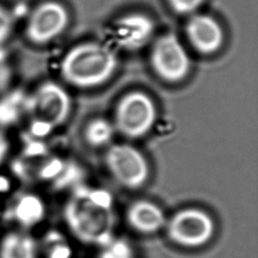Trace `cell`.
<instances>
[{"mask_svg": "<svg viewBox=\"0 0 258 258\" xmlns=\"http://www.w3.org/2000/svg\"><path fill=\"white\" fill-rule=\"evenodd\" d=\"M64 220L74 236L86 244L104 246L114 238V214L104 194H78L67 204Z\"/></svg>", "mask_w": 258, "mask_h": 258, "instance_id": "1", "label": "cell"}, {"mask_svg": "<svg viewBox=\"0 0 258 258\" xmlns=\"http://www.w3.org/2000/svg\"><path fill=\"white\" fill-rule=\"evenodd\" d=\"M117 67L112 50L97 42L71 48L60 63L62 78L78 88H93L108 81Z\"/></svg>", "mask_w": 258, "mask_h": 258, "instance_id": "2", "label": "cell"}, {"mask_svg": "<svg viewBox=\"0 0 258 258\" xmlns=\"http://www.w3.org/2000/svg\"><path fill=\"white\" fill-rule=\"evenodd\" d=\"M168 239L176 245L197 248L211 241L215 233L212 217L197 208L176 212L164 226Z\"/></svg>", "mask_w": 258, "mask_h": 258, "instance_id": "3", "label": "cell"}, {"mask_svg": "<svg viewBox=\"0 0 258 258\" xmlns=\"http://www.w3.org/2000/svg\"><path fill=\"white\" fill-rule=\"evenodd\" d=\"M155 118L156 109L151 98L142 92H131L117 105L115 127L126 137L138 138L150 131Z\"/></svg>", "mask_w": 258, "mask_h": 258, "instance_id": "4", "label": "cell"}, {"mask_svg": "<svg viewBox=\"0 0 258 258\" xmlns=\"http://www.w3.org/2000/svg\"><path fill=\"white\" fill-rule=\"evenodd\" d=\"M71 107L68 93L62 87L52 82L40 85L26 99V111L35 120L49 126L61 124L68 118Z\"/></svg>", "mask_w": 258, "mask_h": 258, "instance_id": "5", "label": "cell"}, {"mask_svg": "<svg viewBox=\"0 0 258 258\" xmlns=\"http://www.w3.org/2000/svg\"><path fill=\"white\" fill-rule=\"evenodd\" d=\"M105 160L114 178L125 187L138 188L148 178L147 161L143 154L132 145H112L106 153Z\"/></svg>", "mask_w": 258, "mask_h": 258, "instance_id": "6", "label": "cell"}, {"mask_svg": "<svg viewBox=\"0 0 258 258\" xmlns=\"http://www.w3.org/2000/svg\"><path fill=\"white\" fill-rule=\"evenodd\" d=\"M150 60L157 76L170 83L184 79L190 68L186 50L178 38L171 33L164 34L155 41Z\"/></svg>", "mask_w": 258, "mask_h": 258, "instance_id": "7", "label": "cell"}, {"mask_svg": "<svg viewBox=\"0 0 258 258\" xmlns=\"http://www.w3.org/2000/svg\"><path fill=\"white\" fill-rule=\"evenodd\" d=\"M68 21V12L61 4L44 2L30 13L24 27L25 36L33 44H46L66 29Z\"/></svg>", "mask_w": 258, "mask_h": 258, "instance_id": "8", "label": "cell"}, {"mask_svg": "<svg viewBox=\"0 0 258 258\" xmlns=\"http://www.w3.org/2000/svg\"><path fill=\"white\" fill-rule=\"evenodd\" d=\"M185 30L191 45L205 54L217 51L224 41L222 27L213 17L208 15L192 16L186 23Z\"/></svg>", "mask_w": 258, "mask_h": 258, "instance_id": "9", "label": "cell"}, {"mask_svg": "<svg viewBox=\"0 0 258 258\" xmlns=\"http://www.w3.org/2000/svg\"><path fill=\"white\" fill-rule=\"evenodd\" d=\"M45 215L41 200L33 195L23 194L15 197L3 212V216L17 229L30 231L39 225Z\"/></svg>", "mask_w": 258, "mask_h": 258, "instance_id": "10", "label": "cell"}, {"mask_svg": "<svg viewBox=\"0 0 258 258\" xmlns=\"http://www.w3.org/2000/svg\"><path fill=\"white\" fill-rule=\"evenodd\" d=\"M154 32L152 20L143 14H129L122 17L116 26L117 40L127 49H138L145 45Z\"/></svg>", "mask_w": 258, "mask_h": 258, "instance_id": "11", "label": "cell"}, {"mask_svg": "<svg viewBox=\"0 0 258 258\" xmlns=\"http://www.w3.org/2000/svg\"><path fill=\"white\" fill-rule=\"evenodd\" d=\"M126 220L132 229L142 234L156 233L166 224L162 210L149 201H136L130 205Z\"/></svg>", "mask_w": 258, "mask_h": 258, "instance_id": "12", "label": "cell"}, {"mask_svg": "<svg viewBox=\"0 0 258 258\" xmlns=\"http://www.w3.org/2000/svg\"><path fill=\"white\" fill-rule=\"evenodd\" d=\"M39 246L29 231L13 228L0 235V258H37Z\"/></svg>", "mask_w": 258, "mask_h": 258, "instance_id": "13", "label": "cell"}, {"mask_svg": "<svg viewBox=\"0 0 258 258\" xmlns=\"http://www.w3.org/2000/svg\"><path fill=\"white\" fill-rule=\"evenodd\" d=\"M114 136V125L108 120L98 118L91 121L85 129L87 142L95 147L107 145Z\"/></svg>", "mask_w": 258, "mask_h": 258, "instance_id": "14", "label": "cell"}, {"mask_svg": "<svg viewBox=\"0 0 258 258\" xmlns=\"http://www.w3.org/2000/svg\"><path fill=\"white\" fill-rule=\"evenodd\" d=\"M101 258H134L131 246L122 239H112L105 244Z\"/></svg>", "mask_w": 258, "mask_h": 258, "instance_id": "15", "label": "cell"}, {"mask_svg": "<svg viewBox=\"0 0 258 258\" xmlns=\"http://www.w3.org/2000/svg\"><path fill=\"white\" fill-rule=\"evenodd\" d=\"M45 248L48 258H69L71 249L57 233H50L45 238Z\"/></svg>", "mask_w": 258, "mask_h": 258, "instance_id": "16", "label": "cell"}, {"mask_svg": "<svg viewBox=\"0 0 258 258\" xmlns=\"http://www.w3.org/2000/svg\"><path fill=\"white\" fill-rule=\"evenodd\" d=\"M13 80L12 66L4 46L0 47V95L8 91Z\"/></svg>", "mask_w": 258, "mask_h": 258, "instance_id": "17", "label": "cell"}, {"mask_svg": "<svg viewBox=\"0 0 258 258\" xmlns=\"http://www.w3.org/2000/svg\"><path fill=\"white\" fill-rule=\"evenodd\" d=\"M14 29V17L11 11L0 5V47L10 38Z\"/></svg>", "mask_w": 258, "mask_h": 258, "instance_id": "18", "label": "cell"}, {"mask_svg": "<svg viewBox=\"0 0 258 258\" xmlns=\"http://www.w3.org/2000/svg\"><path fill=\"white\" fill-rule=\"evenodd\" d=\"M172 9L180 14H186L200 7L204 0H168Z\"/></svg>", "mask_w": 258, "mask_h": 258, "instance_id": "19", "label": "cell"}, {"mask_svg": "<svg viewBox=\"0 0 258 258\" xmlns=\"http://www.w3.org/2000/svg\"><path fill=\"white\" fill-rule=\"evenodd\" d=\"M9 153V141L3 132L0 131V164L4 162Z\"/></svg>", "mask_w": 258, "mask_h": 258, "instance_id": "20", "label": "cell"}, {"mask_svg": "<svg viewBox=\"0 0 258 258\" xmlns=\"http://www.w3.org/2000/svg\"><path fill=\"white\" fill-rule=\"evenodd\" d=\"M2 216H3V212L0 210V219L2 218Z\"/></svg>", "mask_w": 258, "mask_h": 258, "instance_id": "21", "label": "cell"}]
</instances>
